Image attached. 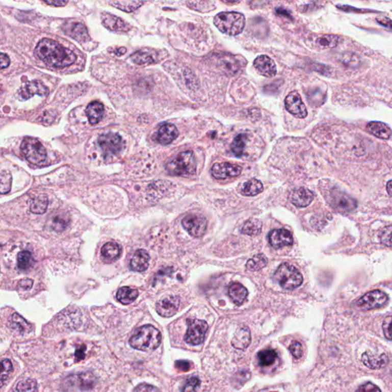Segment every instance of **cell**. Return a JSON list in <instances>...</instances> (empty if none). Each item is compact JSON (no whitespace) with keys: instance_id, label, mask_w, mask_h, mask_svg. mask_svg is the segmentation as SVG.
I'll use <instances>...</instances> for the list:
<instances>
[{"instance_id":"cell-1","label":"cell","mask_w":392,"mask_h":392,"mask_svg":"<svg viewBox=\"0 0 392 392\" xmlns=\"http://www.w3.org/2000/svg\"><path fill=\"white\" fill-rule=\"evenodd\" d=\"M35 55L45 65L56 68L70 66L77 59L72 51L51 39H42L36 46Z\"/></svg>"},{"instance_id":"cell-2","label":"cell","mask_w":392,"mask_h":392,"mask_svg":"<svg viewBox=\"0 0 392 392\" xmlns=\"http://www.w3.org/2000/svg\"><path fill=\"white\" fill-rule=\"evenodd\" d=\"M161 341L160 331L151 325H146L134 331L129 338V344L134 349L148 352L158 348Z\"/></svg>"},{"instance_id":"cell-3","label":"cell","mask_w":392,"mask_h":392,"mask_svg":"<svg viewBox=\"0 0 392 392\" xmlns=\"http://www.w3.org/2000/svg\"><path fill=\"white\" fill-rule=\"evenodd\" d=\"M196 160L192 151H185L168 162L166 166L168 173L178 176H190L196 172Z\"/></svg>"},{"instance_id":"cell-4","label":"cell","mask_w":392,"mask_h":392,"mask_svg":"<svg viewBox=\"0 0 392 392\" xmlns=\"http://www.w3.org/2000/svg\"><path fill=\"white\" fill-rule=\"evenodd\" d=\"M214 24L219 31L230 36L241 34L245 27V17L236 12L221 13L215 17Z\"/></svg>"},{"instance_id":"cell-5","label":"cell","mask_w":392,"mask_h":392,"mask_svg":"<svg viewBox=\"0 0 392 392\" xmlns=\"http://www.w3.org/2000/svg\"><path fill=\"white\" fill-rule=\"evenodd\" d=\"M274 276L280 286L286 290L296 289L303 283V276L291 264L283 263L280 265Z\"/></svg>"},{"instance_id":"cell-6","label":"cell","mask_w":392,"mask_h":392,"mask_svg":"<svg viewBox=\"0 0 392 392\" xmlns=\"http://www.w3.org/2000/svg\"><path fill=\"white\" fill-rule=\"evenodd\" d=\"M21 150L25 159L33 164L41 166L46 161V150L37 139L25 137L21 144Z\"/></svg>"},{"instance_id":"cell-7","label":"cell","mask_w":392,"mask_h":392,"mask_svg":"<svg viewBox=\"0 0 392 392\" xmlns=\"http://www.w3.org/2000/svg\"><path fill=\"white\" fill-rule=\"evenodd\" d=\"M187 323L188 329L184 338L186 343L192 346L202 344L205 341V335L208 329L206 322L197 319H189Z\"/></svg>"},{"instance_id":"cell-8","label":"cell","mask_w":392,"mask_h":392,"mask_svg":"<svg viewBox=\"0 0 392 392\" xmlns=\"http://www.w3.org/2000/svg\"><path fill=\"white\" fill-rule=\"evenodd\" d=\"M99 146L101 148L105 158L117 155L123 148V141L118 134L110 132L102 134L97 140Z\"/></svg>"},{"instance_id":"cell-9","label":"cell","mask_w":392,"mask_h":392,"mask_svg":"<svg viewBox=\"0 0 392 392\" xmlns=\"http://www.w3.org/2000/svg\"><path fill=\"white\" fill-rule=\"evenodd\" d=\"M181 225L191 236L200 238L206 231L207 220L201 215L191 214L182 219Z\"/></svg>"},{"instance_id":"cell-10","label":"cell","mask_w":392,"mask_h":392,"mask_svg":"<svg viewBox=\"0 0 392 392\" xmlns=\"http://www.w3.org/2000/svg\"><path fill=\"white\" fill-rule=\"evenodd\" d=\"M388 300L387 294L379 290L370 291L364 294L358 301V306L364 310L377 309L384 306Z\"/></svg>"},{"instance_id":"cell-11","label":"cell","mask_w":392,"mask_h":392,"mask_svg":"<svg viewBox=\"0 0 392 392\" xmlns=\"http://www.w3.org/2000/svg\"><path fill=\"white\" fill-rule=\"evenodd\" d=\"M285 107L288 112L297 118L303 119L307 116V110L301 97L297 91H292L285 99Z\"/></svg>"},{"instance_id":"cell-12","label":"cell","mask_w":392,"mask_h":392,"mask_svg":"<svg viewBox=\"0 0 392 392\" xmlns=\"http://www.w3.org/2000/svg\"><path fill=\"white\" fill-rule=\"evenodd\" d=\"M212 175L217 179H226L238 176L242 172V166L230 163H216L211 169Z\"/></svg>"},{"instance_id":"cell-13","label":"cell","mask_w":392,"mask_h":392,"mask_svg":"<svg viewBox=\"0 0 392 392\" xmlns=\"http://www.w3.org/2000/svg\"><path fill=\"white\" fill-rule=\"evenodd\" d=\"M330 202L335 210L341 212L353 211L356 208V202L344 192L334 191L330 193Z\"/></svg>"},{"instance_id":"cell-14","label":"cell","mask_w":392,"mask_h":392,"mask_svg":"<svg viewBox=\"0 0 392 392\" xmlns=\"http://www.w3.org/2000/svg\"><path fill=\"white\" fill-rule=\"evenodd\" d=\"M215 61L218 66L225 73L232 75L236 74L240 69V62L236 56L232 55L222 53L215 56Z\"/></svg>"},{"instance_id":"cell-15","label":"cell","mask_w":392,"mask_h":392,"mask_svg":"<svg viewBox=\"0 0 392 392\" xmlns=\"http://www.w3.org/2000/svg\"><path fill=\"white\" fill-rule=\"evenodd\" d=\"M49 93L48 88L39 81H33L22 87L19 91V97L22 100H28L30 97L34 95H39L41 97L47 96Z\"/></svg>"},{"instance_id":"cell-16","label":"cell","mask_w":392,"mask_h":392,"mask_svg":"<svg viewBox=\"0 0 392 392\" xmlns=\"http://www.w3.org/2000/svg\"><path fill=\"white\" fill-rule=\"evenodd\" d=\"M63 30L67 36L79 42H85L89 39L88 30L85 25L77 22H68L64 25Z\"/></svg>"},{"instance_id":"cell-17","label":"cell","mask_w":392,"mask_h":392,"mask_svg":"<svg viewBox=\"0 0 392 392\" xmlns=\"http://www.w3.org/2000/svg\"><path fill=\"white\" fill-rule=\"evenodd\" d=\"M269 242L275 249L290 246L294 244V239L291 231L286 229L273 230L269 234Z\"/></svg>"},{"instance_id":"cell-18","label":"cell","mask_w":392,"mask_h":392,"mask_svg":"<svg viewBox=\"0 0 392 392\" xmlns=\"http://www.w3.org/2000/svg\"><path fill=\"white\" fill-rule=\"evenodd\" d=\"M314 199L313 192L305 188H300L293 191L290 195V200L293 205L298 208H304L312 203Z\"/></svg>"},{"instance_id":"cell-19","label":"cell","mask_w":392,"mask_h":392,"mask_svg":"<svg viewBox=\"0 0 392 392\" xmlns=\"http://www.w3.org/2000/svg\"><path fill=\"white\" fill-rule=\"evenodd\" d=\"M178 306L179 300L177 297H166L159 300L156 303V311L162 317L169 318L176 313Z\"/></svg>"},{"instance_id":"cell-20","label":"cell","mask_w":392,"mask_h":392,"mask_svg":"<svg viewBox=\"0 0 392 392\" xmlns=\"http://www.w3.org/2000/svg\"><path fill=\"white\" fill-rule=\"evenodd\" d=\"M254 66L262 75L272 77L277 74V68L273 59L268 56H260L254 60Z\"/></svg>"},{"instance_id":"cell-21","label":"cell","mask_w":392,"mask_h":392,"mask_svg":"<svg viewBox=\"0 0 392 392\" xmlns=\"http://www.w3.org/2000/svg\"><path fill=\"white\" fill-rule=\"evenodd\" d=\"M101 20L103 25L111 31L126 33L131 29L130 25L123 19L110 13L102 14Z\"/></svg>"},{"instance_id":"cell-22","label":"cell","mask_w":392,"mask_h":392,"mask_svg":"<svg viewBox=\"0 0 392 392\" xmlns=\"http://www.w3.org/2000/svg\"><path fill=\"white\" fill-rule=\"evenodd\" d=\"M361 361L369 369H379L387 365L388 363V357L385 354L377 355L367 351L361 355Z\"/></svg>"},{"instance_id":"cell-23","label":"cell","mask_w":392,"mask_h":392,"mask_svg":"<svg viewBox=\"0 0 392 392\" xmlns=\"http://www.w3.org/2000/svg\"><path fill=\"white\" fill-rule=\"evenodd\" d=\"M178 136L176 126L172 123H165L160 126L156 134V140L163 145L170 144Z\"/></svg>"},{"instance_id":"cell-24","label":"cell","mask_w":392,"mask_h":392,"mask_svg":"<svg viewBox=\"0 0 392 392\" xmlns=\"http://www.w3.org/2000/svg\"><path fill=\"white\" fill-rule=\"evenodd\" d=\"M91 385V380L87 375H73L65 381V387L68 390H89Z\"/></svg>"},{"instance_id":"cell-25","label":"cell","mask_w":392,"mask_h":392,"mask_svg":"<svg viewBox=\"0 0 392 392\" xmlns=\"http://www.w3.org/2000/svg\"><path fill=\"white\" fill-rule=\"evenodd\" d=\"M149 259L150 257L149 254L146 251L142 249L137 250L131 258L129 266L133 271L143 272L149 267Z\"/></svg>"},{"instance_id":"cell-26","label":"cell","mask_w":392,"mask_h":392,"mask_svg":"<svg viewBox=\"0 0 392 392\" xmlns=\"http://www.w3.org/2000/svg\"><path fill=\"white\" fill-rule=\"evenodd\" d=\"M121 246L114 242H108L101 248V257L103 262L111 264L118 260L121 254Z\"/></svg>"},{"instance_id":"cell-27","label":"cell","mask_w":392,"mask_h":392,"mask_svg":"<svg viewBox=\"0 0 392 392\" xmlns=\"http://www.w3.org/2000/svg\"><path fill=\"white\" fill-rule=\"evenodd\" d=\"M251 341V332L249 329L246 326H243L236 331L231 343L236 349L243 350L249 346Z\"/></svg>"},{"instance_id":"cell-28","label":"cell","mask_w":392,"mask_h":392,"mask_svg":"<svg viewBox=\"0 0 392 392\" xmlns=\"http://www.w3.org/2000/svg\"><path fill=\"white\" fill-rule=\"evenodd\" d=\"M85 112L91 124H97L103 118L104 107L100 102L93 101L87 107Z\"/></svg>"},{"instance_id":"cell-29","label":"cell","mask_w":392,"mask_h":392,"mask_svg":"<svg viewBox=\"0 0 392 392\" xmlns=\"http://www.w3.org/2000/svg\"><path fill=\"white\" fill-rule=\"evenodd\" d=\"M367 129L371 134L382 140H389L391 137L390 128L381 122H370L367 125Z\"/></svg>"},{"instance_id":"cell-30","label":"cell","mask_w":392,"mask_h":392,"mask_svg":"<svg viewBox=\"0 0 392 392\" xmlns=\"http://www.w3.org/2000/svg\"><path fill=\"white\" fill-rule=\"evenodd\" d=\"M228 294L237 306H241L248 297V291L242 283H233L229 286Z\"/></svg>"},{"instance_id":"cell-31","label":"cell","mask_w":392,"mask_h":392,"mask_svg":"<svg viewBox=\"0 0 392 392\" xmlns=\"http://www.w3.org/2000/svg\"><path fill=\"white\" fill-rule=\"evenodd\" d=\"M131 60L136 65H149L156 62L155 53L152 50L143 49L134 53L130 56Z\"/></svg>"},{"instance_id":"cell-32","label":"cell","mask_w":392,"mask_h":392,"mask_svg":"<svg viewBox=\"0 0 392 392\" xmlns=\"http://www.w3.org/2000/svg\"><path fill=\"white\" fill-rule=\"evenodd\" d=\"M264 191V186L262 181L253 178L244 183L242 186L241 192L242 195L245 196H254L262 193Z\"/></svg>"},{"instance_id":"cell-33","label":"cell","mask_w":392,"mask_h":392,"mask_svg":"<svg viewBox=\"0 0 392 392\" xmlns=\"http://www.w3.org/2000/svg\"><path fill=\"white\" fill-rule=\"evenodd\" d=\"M139 292L137 289L123 286L117 291V299L124 305L130 304L138 297Z\"/></svg>"},{"instance_id":"cell-34","label":"cell","mask_w":392,"mask_h":392,"mask_svg":"<svg viewBox=\"0 0 392 392\" xmlns=\"http://www.w3.org/2000/svg\"><path fill=\"white\" fill-rule=\"evenodd\" d=\"M10 324L12 329L17 331L19 333L25 334L30 330V325L27 323V320L21 317L19 314L13 313L10 317Z\"/></svg>"},{"instance_id":"cell-35","label":"cell","mask_w":392,"mask_h":392,"mask_svg":"<svg viewBox=\"0 0 392 392\" xmlns=\"http://www.w3.org/2000/svg\"><path fill=\"white\" fill-rule=\"evenodd\" d=\"M48 205V198L45 195H37L32 200L30 211L34 214H43L46 212Z\"/></svg>"},{"instance_id":"cell-36","label":"cell","mask_w":392,"mask_h":392,"mask_svg":"<svg viewBox=\"0 0 392 392\" xmlns=\"http://www.w3.org/2000/svg\"><path fill=\"white\" fill-rule=\"evenodd\" d=\"M258 364L262 367H268L275 363L277 358V353L274 349H266L260 351L257 354Z\"/></svg>"},{"instance_id":"cell-37","label":"cell","mask_w":392,"mask_h":392,"mask_svg":"<svg viewBox=\"0 0 392 392\" xmlns=\"http://www.w3.org/2000/svg\"><path fill=\"white\" fill-rule=\"evenodd\" d=\"M268 258L265 254H257V255H254L252 258L248 260V262H247L246 268L248 271L254 272V271H260V270L265 268L268 265Z\"/></svg>"},{"instance_id":"cell-38","label":"cell","mask_w":392,"mask_h":392,"mask_svg":"<svg viewBox=\"0 0 392 392\" xmlns=\"http://www.w3.org/2000/svg\"><path fill=\"white\" fill-rule=\"evenodd\" d=\"M248 137L245 134H239L234 137L231 145V150L236 156L241 157L245 152Z\"/></svg>"},{"instance_id":"cell-39","label":"cell","mask_w":392,"mask_h":392,"mask_svg":"<svg viewBox=\"0 0 392 392\" xmlns=\"http://www.w3.org/2000/svg\"><path fill=\"white\" fill-rule=\"evenodd\" d=\"M69 218L65 214H57L50 221V227L57 232L63 231L69 225Z\"/></svg>"},{"instance_id":"cell-40","label":"cell","mask_w":392,"mask_h":392,"mask_svg":"<svg viewBox=\"0 0 392 392\" xmlns=\"http://www.w3.org/2000/svg\"><path fill=\"white\" fill-rule=\"evenodd\" d=\"M262 224L257 219H250L245 222L242 228V233L250 236H257L262 232Z\"/></svg>"},{"instance_id":"cell-41","label":"cell","mask_w":392,"mask_h":392,"mask_svg":"<svg viewBox=\"0 0 392 392\" xmlns=\"http://www.w3.org/2000/svg\"><path fill=\"white\" fill-rule=\"evenodd\" d=\"M35 260L30 251H21L18 254L17 266L22 271L30 269L34 265Z\"/></svg>"},{"instance_id":"cell-42","label":"cell","mask_w":392,"mask_h":392,"mask_svg":"<svg viewBox=\"0 0 392 392\" xmlns=\"http://www.w3.org/2000/svg\"><path fill=\"white\" fill-rule=\"evenodd\" d=\"M338 39L335 35H325L317 39V43L321 48H332L338 45Z\"/></svg>"},{"instance_id":"cell-43","label":"cell","mask_w":392,"mask_h":392,"mask_svg":"<svg viewBox=\"0 0 392 392\" xmlns=\"http://www.w3.org/2000/svg\"><path fill=\"white\" fill-rule=\"evenodd\" d=\"M11 174L7 170H0V194H7L12 187Z\"/></svg>"},{"instance_id":"cell-44","label":"cell","mask_w":392,"mask_h":392,"mask_svg":"<svg viewBox=\"0 0 392 392\" xmlns=\"http://www.w3.org/2000/svg\"><path fill=\"white\" fill-rule=\"evenodd\" d=\"M13 370V364L10 359H4L0 361V387H3Z\"/></svg>"},{"instance_id":"cell-45","label":"cell","mask_w":392,"mask_h":392,"mask_svg":"<svg viewBox=\"0 0 392 392\" xmlns=\"http://www.w3.org/2000/svg\"><path fill=\"white\" fill-rule=\"evenodd\" d=\"M37 390V382L33 379L23 380L16 386V390L19 391H36Z\"/></svg>"},{"instance_id":"cell-46","label":"cell","mask_w":392,"mask_h":392,"mask_svg":"<svg viewBox=\"0 0 392 392\" xmlns=\"http://www.w3.org/2000/svg\"><path fill=\"white\" fill-rule=\"evenodd\" d=\"M200 384L201 381L199 378H196V377H192L188 380L182 388V390L183 391H195L199 388Z\"/></svg>"},{"instance_id":"cell-47","label":"cell","mask_w":392,"mask_h":392,"mask_svg":"<svg viewBox=\"0 0 392 392\" xmlns=\"http://www.w3.org/2000/svg\"><path fill=\"white\" fill-rule=\"evenodd\" d=\"M390 238H391V226L389 225V226L386 227L381 231L380 239H381V242L383 244L387 245V247H390V245H391Z\"/></svg>"},{"instance_id":"cell-48","label":"cell","mask_w":392,"mask_h":392,"mask_svg":"<svg viewBox=\"0 0 392 392\" xmlns=\"http://www.w3.org/2000/svg\"><path fill=\"white\" fill-rule=\"evenodd\" d=\"M289 349L294 358H300L303 355V347L299 342H293L292 344L290 346Z\"/></svg>"},{"instance_id":"cell-49","label":"cell","mask_w":392,"mask_h":392,"mask_svg":"<svg viewBox=\"0 0 392 392\" xmlns=\"http://www.w3.org/2000/svg\"><path fill=\"white\" fill-rule=\"evenodd\" d=\"M390 328H391V317H388L384 320L383 323V331H384V335L388 340L391 339V334H390Z\"/></svg>"},{"instance_id":"cell-50","label":"cell","mask_w":392,"mask_h":392,"mask_svg":"<svg viewBox=\"0 0 392 392\" xmlns=\"http://www.w3.org/2000/svg\"><path fill=\"white\" fill-rule=\"evenodd\" d=\"M10 65V57L4 53H0V70L8 68Z\"/></svg>"},{"instance_id":"cell-51","label":"cell","mask_w":392,"mask_h":392,"mask_svg":"<svg viewBox=\"0 0 392 392\" xmlns=\"http://www.w3.org/2000/svg\"><path fill=\"white\" fill-rule=\"evenodd\" d=\"M175 367L181 372H188L190 370L191 364L188 361H177L175 363Z\"/></svg>"},{"instance_id":"cell-52","label":"cell","mask_w":392,"mask_h":392,"mask_svg":"<svg viewBox=\"0 0 392 392\" xmlns=\"http://www.w3.org/2000/svg\"><path fill=\"white\" fill-rule=\"evenodd\" d=\"M358 390H361V391H380L379 387H377L375 384H372V383H366V384L361 385Z\"/></svg>"},{"instance_id":"cell-53","label":"cell","mask_w":392,"mask_h":392,"mask_svg":"<svg viewBox=\"0 0 392 392\" xmlns=\"http://www.w3.org/2000/svg\"><path fill=\"white\" fill-rule=\"evenodd\" d=\"M33 286V280L31 279H22L19 282V286L25 291H30Z\"/></svg>"},{"instance_id":"cell-54","label":"cell","mask_w":392,"mask_h":392,"mask_svg":"<svg viewBox=\"0 0 392 392\" xmlns=\"http://www.w3.org/2000/svg\"><path fill=\"white\" fill-rule=\"evenodd\" d=\"M45 4L53 7H65L68 4V0H43Z\"/></svg>"},{"instance_id":"cell-55","label":"cell","mask_w":392,"mask_h":392,"mask_svg":"<svg viewBox=\"0 0 392 392\" xmlns=\"http://www.w3.org/2000/svg\"><path fill=\"white\" fill-rule=\"evenodd\" d=\"M135 391H152V390H158L156 387H153V386L149 385L147 384H142L137 386L135 389Z\"/></svg>"},{"instance_id":"cell-56","label":"cell","mask_w":392,"mask_h":392,"mask_svg":"<svg viewBox=\"0 0 392 392\" xmlns=\"http://www.w3.org/2000/svg\"><path fill=\"white\" fill-rule=\"evenodd\" d=\"M85 346H82L80 349H79L76 351L75 356L76 358H77V361H80V360L83 359V358H85Z\"/></svg>"},{"instance_id":"cell-57","label":"cell","mask_w":392,"mask_h":392,"mask_svg":"<svg viewBox=\"0 0 392 392\" xmlns=\"http://www.w3.org/2000/svg\"><path fill=\"white\" fill-rule=\"evenodd\" d=\"M125 53H126V48H120L114 51V53L118 56H123V54H125Z\"/></svg>"},{"instance_id":"cell-58","label":"cell","mask_w":392,"mask_h":392,"mask_svg":"<svg viewBox=\"0 0 392 392\" xmlns=\"http://www.w3.org/2000/svg\"><path fill=\"white\" fill-rule=\"evenodd\" d=\"M391 180H389L387 184V193H388L389 196H391Z\"/></svg>"},{"instance_id":"cell-59","label":"cell","mask_w":392,"mask_h":392,"mask_svg":"<svg viewBox=\"0 0 392 392\" xmlns=\"http://www.w3.org/2000/svg\"><path fill=\"white\" fill-rule=\"evenodd\" d=\"M226 1L228 3H237L239 2V0H226Z\"/></svg>"}]
</instances>
